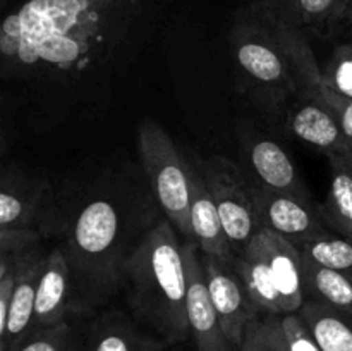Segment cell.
I'll return each instance as SVG.
<instances>
[{
	"instance_id": "obj_18",
	"label": "cell",
	"mask_w": 352,
	"mask_h": 351,
	"mask_svg": "<svg viewBox=\"0 0 352 351\" xmlns=\"http://www.w3.org/2000/svg\"><path fill=\"white\" fill-rule=\"evenodd\" d=\"M302 255V253H301ZM302 291L305 299L325 303L352 317V279L318 265L302 255Z\"/></svg>"
},
{
	"instance_id": "obj_11",
	"label": "cell",
	"mask_w": 352,
	"mask_h": 351,
	"mask_svg": "<svg viewBox=\"0 0 352 351\" xmlns=\"http://www.w3.org/2000/svg\"><path fill=\"white\" fill-rule=\"evenodd\" d=\"M246 153L251 174L256 181L251 184L268 189V191L311 200V195L296 169L294 162L277 141L258 138L248 145Z\"/></svg>"
},
{
	"instance_id": "obj_22",
	"label": "cell",
	"mask_w": 352,
	"mask_h": 351,
	"mask_svg": "<svg viewBox=\"0 0 352 351\" xmlns=\"http://www.w3.org/2000/svg\"><path fill=\"white\" fill-rule=\"evenodd\" d=\"M82 344L85 330L65 320L58 326L34 330L12 351H82Z\"/></svg>"
},
{
	"instance_id": "obj_8",
	"label": "cell",
	"mask_w": 352,
	"mask_h": 351,
	"mask_svg": "<svg viewBox=\"0 0 352 351\" xmlns=\"http://www.w3.org/2000/svg\"><path fill=\"white\" fill-rule=\"evenodd\" d=\"M195 241L182 243L188 279V322L196 351H239L223 330L220 317L210 298L206 279Z\"/></svg>"
},
{
	"instance_id": "obj_6",
	"label": "cell",
	"mask_w": 352,
	"mask_h": 351,
	"mask_svg": "<svg viewBox=\"0 0 352 351\" xmlns=\"http://www.w3.org/2000/svg\"><path fill=\"white\" fill-rule=\"evenodd\" d=\"M253 196L260 229L274 231L299 250L329 231L320 213V205L313 200L296 198L258 186H253Z\"/></svg>"
},
{
	"instance_id": "obj_10",
	"label": "cell",
	"mask_w": 352,
	"mask_h": 351,
	"mask_svg": "<svg viewBox=\"0 0 352 351\" xmlns=\"http://www.w3.org/2000/svg\"><path fill=\"white\" fill-rule=\"evenodd\" d=\"M189 179H191V227L192 240L199 251L208 257L219 258L220 262L236 265V253L230 246L223 231L220 213L217 210L213 196L206 186L205 178L196 162L188 160Z\"/></svg>"
},
{
	"instance_id": "obj_15",
	"label": "cell",
	"mask_w": 352,
	"mask_h": 351,
	"mask_svg": "<svg viewBox=\"0 0 352 351\" xmlns=\"http://www.w3.org/2000/svg\"><path fill=\"white\" fill-rule=\"evenodd\" d=\"M267 241L268 260L278 292L282 315L296 313L305 303L302 291V255L299 248L270 229L261 227Z\"/></svg>"
},
{
	"instance_id": "obj_3",
	"label": "cell",
	"mask_w": 352,
	"mask_h": 351,
	"mask_svg": "<svg viewBox=\"0 0 352 351\" xmlns=\"http://www.w3.org/2000/svg\"><path fill=\"white\" fill-rule=\"evenodd\" d=\"M230 45L244 76L275 102L315 96L322 85L302 28L282 17L246 6L234 16Z\"/></svg>"
},
{
	"instance_id": "obj_12",
	"label": "cell",
	"mask_w": 352,
	"mask_h": 351,
	"mask_svg": "<svg viewBox=\"0 0 352 351\" xmlns=\"http://www.w3.org/2000/svg\"><path fill=\"white\" fill-rule=\"evenodd\" d=\"M287 127L298 140L329 157L347 153L349 147L336 114L315 96H298L287 112Z\"/></svg>"
},
{
	"instance_id": "obj_31",
	"label": "cell",
	"mask_w": 352,
	"mask_h": 351,
	"mask_svg": "<svg viewBox=\"0 0 352 351\" xmlns=\"http://www.w3.org/2000/svg\"><path fill=\"white\" fill-rule=\"evenodd\" d=\"M347 157L351 158V162H352V150L351 151H347Z\"/></svg>"
},
{
	"instance_id": "obj_28",
	"label": "cell",
	"mask_w": 352,
	"mask_h": 351,
	"mask_svg": "<svg viewBox=\"0 0 352 351\" xmlns=\"http://www.w3.org/2000/svg\"><path fill=\"white\" fill-rule=\"evenodd\" d=\"M248 7L265 10V12L282 17V19L296 24V26H301L298 0H248Z\"/></svg>"
},
{
	"instance_id": "obj_2",
	"label": "cell",
	"mask_w": 352,
	"mask_h": 351,
	"mask_svg": "<svg viewBox=\"0 0 352 351\" xmlns=\"http://www.w3.org/2000/svg\"><path fill=\"white\" fill-rule=\"evenodd\" d=\"M122 288L131 315L168 346L191 337L184 253L167 217L158 219L131 251Z\"/></svg>"
},
{
	"instance_id": "obj_20",
	"label": "cell",
	"mask_w": 352,
	"mask_h": 351,
	"mask_svg": "<svg viewBox=\"0 0 352 351\" xmlns=\"http://www.w3.org/2000/svg\"><path fill=\"white\" fill-rule=\"evenodd\" d=\"M38 196L28 195L9 176L2 181L0 193V231H38L36 220Z\"/></svg>"
},
{
	"instance_id": "obj_29",
	"label": "cell",
	"mask_w": 352,
	"mask_h": 351,
	"mask_svg": "<svg viewBox=\"0 0 352 351\" xmlns=\"http://www.w3.org/2000/svg\"><path fill=\"white\" fill-rule=\"evenodd\" d=\"M103 16H109L113 12H124L129 9L131 3L140 2V0H89Z\"/></svg>"
},
{
	"instance_id": "obj_5",
	"label": "cell",
	"mask_w": 352,
	"mask_h": 351,
	"mask_svg": "<svg viewBox=\"0 0 352 351\" xmlns=\"http://www.w3.org/2000/svg\"><path fill=\"white\" fill-rule=\"evenodd\" d=\"M220 213L223 231L239 257L260 231L254 210L253 186L230 158L213 155L196 162Z\"/></svg>"
},
{
	"instance_id": "obj_21",
	"label": "cell",
	"mask_w": 352,
	"mask_h": 351,
	"mask_svg": "<svg viewBox=\"0 0 352 351\" xmlns=\"http://www.w3.org/2000/svg\"><path fill=\"white\" fill-rule=\"evenodd\" d=\"M305 257L352 279V237L327 231L301 248Z\"/></svg>"
},
{
	"instance_id": "obj_27",
	"label": "cell",
	"mask_w": 352,
	"mask_h": 351,
	"mask_svg": "<svg viewBox=\"0 0 352 351\" xmlns=\"http://www.w3.org/2000/svg\"><path fill=\"white\" fill-rule=\"evenodd\" d=\"M282 326L291 351H323L299 312L282 315Z\"/></svg>"
},
{
	"instance_id": "obj_30",
	"label": "cell",
	"mask_w": 352,
	"mask_h": 351,
	"mask_svg": "<svg viewBox=\"0 0 352 351\" xmlns=\"http://www.w3.org/2000/svg\"><path fill=\"white\" fill-rule=\"evenodd\" d=\"M346 19L352 23V0L349 2V7H347V14H346Z\"/></svg>"
},
{
	"instance_id": "obj_13",
	"label": "cell",
	"mask_w": 352,
	"mask_h": 351,
	"mask_svg": "<svg viewBox=\"0 0 352 351\" xmlns=\"http://www.w3.org/2000/svg\"><path fill=\"white\" fill-rule=\"evenodd\" d=\"M48 253H43L40 246L34 248L28 260L21 267L16 288L10 298L7 327L0 334V351H12L33 334L34 303L40 277L43 274Z\"/></svg>"
},
{
	"instance_id": "obj_26",
	"label": "cell",
	"mask_w": 352,
	"mask_h": 351,
	"mask_svg": "<svg viewBox=\"0 0 352 351\" xmlns=\"http://www.w3.org/2000/svg\"><path fill=\"white\" fill-rule=\"evenodd\" d=\"M323 78V76H322ZM315 98L322 100L333 114H336L337 120H339L340 127H342L344 138H346V143L349 147V151L352 150V98L339 95L333 89H330L329 86L323 83L318 86L315 93Z\"/></svg>"
},
{
	"instance_id": "obj_32",
	"label": "cell",
	"mask_w": 352,
	"mask_h": 351,
	"mask_svg": "<svg viewBox=\"0 0 352 351\" xmlns=\"http://www.w3.org/2000/svg\"><path fill=\"white\" fill-rule=\"evenodd\" d=\"M2 2H6V0H2Z\"/></svg>"
},
{
	"instance_id": "obj_7",
	"label": "cell",
	"mask_w": 352,
	"mask_h": 351,
	"mask_svg": "<svg viewBox=\"0 0 352 351\" xmlns=\"http://www.w3.org/2000/svg\"><path fill=\"white\" fill-rule=\"evenodd\" d=\"M203 274L206 279L210 298L220 317L223 330L237 348L243 343L244 330L258 313L250 291L237 274L236 265L220 262L219 258L199 253Z\"/></svg>"
},
{
	"instance_id": "obj_1",
	"label": "cell",
	"mask_w": 352,
	"mask_h": 351,
	"mask_svg": "<svg viewBox=\"0 0 352 351\" xmlns=\"http://www.w3.org/2000/svg\"><path fill=\"white\" fill-rule=\"evenodd\" d=\"M124 195L91 196L76 212L62 248L72 275L71 317L93 315L122 288L124 264L141 241Z\"/></svg>"
},
{
	"instance_id": "obj_17",
	"label": "cell",
	"mask_w": 352,
	"mask_h": 351,
	"mask_svg": "<svg viewBox=\"0 0 352 351\" xmlns=\"http://www.w3.org/2000/svg\"><path fill=\"white\" fill-rule=\"evenodd\" d=\"M330 184L320 213L329 231L352 237V162L347 153L329 155Z\"/></svg>"
},
{
	"instance_id": "obj_14",
	"label": "cell",
	"mask_w": 352,
	"mask_h": 351,
	"mask_svg": "<svg viewBox=\"0 0 352 351\" xmlns=\"http://www.w3.org/2000/svg\"><path fill=\"white\" fill-rule=\"evenodd\" d=\"M72 296V275L69 262L62 248L48 253L43 274L40 277L34 303V330L48 329L69 320V306Z\"/></svg>"
},
{
	"instance_id": "obj_23",
	"label": "cell",
	"mask_w": 352,
	"mask_h": 351,
	"mask_svg": "<svg viewBox=\"0 0 352 351\" xmlns=\"http://www.w3.org/2000/svg\"><path fill=\"white\" fill-rule=\"evenodd\" d=\"M239 351H291L282 315H258L248 323Z\"/></svg>"
},
{
	"instance_id": "obj_9",
	"label": "cell",
	"mask_w": 352,
	"mask_h": 351,
	"mask_svg": "<svg viewBox=\"0 0 352 351\" xmlns=\"http://www.w3.org/2000/svg\"><path fill=\"white\" fill-rule=\"evenodd\" d=\"M167 346L133 315L107 310L85 329L82 351H164Z\"/></svg>"
},
{
	"instance_id": "obj_16",
	"label": "cell",
	"mask_w": 352,
	"mask_h": 351,
	"mask_svg": "<svg viewBox=\"0 0 352 351\" xmlns=\"http://www.w3.org/2000/svg\"><path fill=\"white\" fill-rule=\"evenodd\" d=\"M236 270L260 315H282L263 229L254 234L246 250L236 258Z\"/></svg>"
},
{
	"instance_id": "obj_24",
	"label": "cell",
	"mask_w": 352,
	"mask_h": 351,
	"mask_svg": "<svg viewBox=\"0 0 352 351\" xmlns=\"http://www.w3.org/2000/svg\"><path fill=\"white\" fill-rule=\"evenodd\" d=\"M301 28L327 30L346 19L351 0H298Z\"/></svg>"
},
{
	"instance_id": "obj_4",
	"label": "cell",
	"mask_w": 352,
	"mask_h": 351,
	"mask_svg": "<svg viewBox=\"0 0 352 351\" xmlns=\"http://www.w3.org/2000/svg\"><path fill=\"white\" fill-rule=\"evenodd\" d=\"M138 148L151 195L175 231L192 240L191 179L189 164L167 131L155 120H143L138 127Z\"/></svg>"
},
{
	"instance_id": "obj_25",
	"label": "cell",
	"mask_w": 352,
	"mask_h": 351,
	"mask_svg": "<svg viewBox=\"0 0 352 351\" xmlns=\"http://www.w3.org/2000/svg\"><path fill=\"white\" fill-rule=\"evenodd\" d=\"M322 76L330 89L352 98V41L333 48Z\"/></svg>"
},
{
	"instance_id": "obj_19",
	"label": "cell",
	"mask_w": 352,
	"mask_h": 351,
	"mask_svg": "<svg viewBox=\"0 0 352 351\" xmlns=\"http://www.w3.org/2000/svg\"><path fill=\"white\" fill-rule=\"evenodd\" d=\"M299 313L323 351H352V317L315 299H305Z\"/></svg>"
}]
</instances>
